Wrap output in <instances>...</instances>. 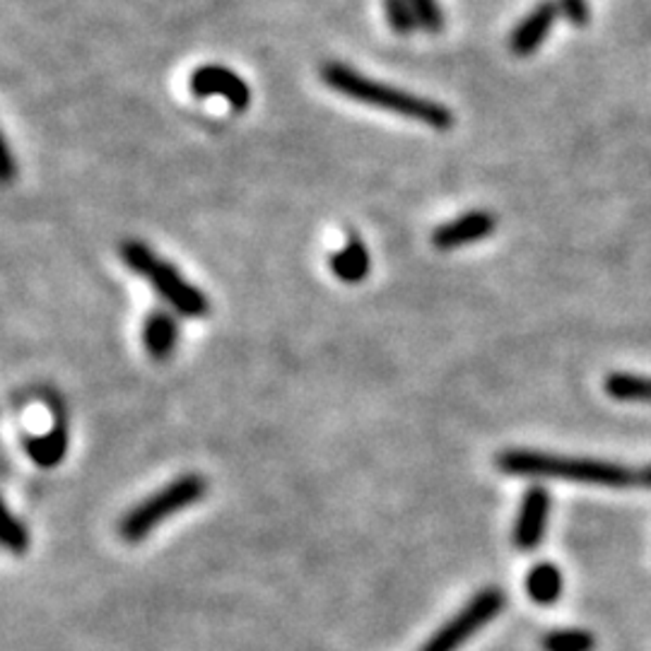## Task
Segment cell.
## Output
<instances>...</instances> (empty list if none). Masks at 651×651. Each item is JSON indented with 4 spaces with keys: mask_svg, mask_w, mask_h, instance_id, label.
<instances>
[{
    "mask_svg": "<svg viewBox=\"0 0 651 651\" xmlns=\"http://www.w3.org/2000/svg\"><path fill=\"white\" fill-rule=\"evenodd\" d=\"M319 75L326 87H331L333 92H339L353 102L382 108V112H391L404 118H412V122H420L434 130H449L454 126V114L447 104L367 78V75L357 73L345 63H323Z\"/></svg>",
    "mask_w": 651,
    "mask_h": 651,
    "instance_id": "6da1fadb",
    "label": "cell"
},
{
    "mask_svg": "<svg viewBox=\"0 0 651 651\" xmlns=\"http://www.w3.org/2000/svg\"><path fill=\"white\" fill-rule=\"evenodd\" d=\"M499 471L507 475L526 477H556V481L589 483L608 487L639 485V473L623 469V465L593 461V459H570V456H552L526 449H509L497 456Z\"/></svg>",
    "mask_w": 651,
    "mask_h": 651,
    "instance_id": "7a4b0ae2",
    "label": "cell"
},
{
    "mask_svg": "<svg viewBox=\"0 0 651 651\" xmlns=\"http://www.w3.org/2000/svg\"><path fill=\"white\" fill-rule=\"evenodd\" d=\"M205 490H208V485H205L201 475H181L167 487H162L159 493L148 497L143 505L130 509L124 516L122 526H118V534L128 542L143 540L162 524V521H167L171 514L181 512L183 507L195 505L199 499H203Z\"/></svg>",
    "mask_w": 651,
    "mask_h": 651,
    "instance_id": "3957f363",
    "label": "cell"
},
{
    "mask_svg": "<svg viewBox=\"0 0 651 651\" xmlns=\"http://www.w3.org/2000/svg\"><path fill=\"white\" fill-rule=\"evenodd\" d=\"M502 608H505L502 591L495 589V586L483 589L481 593L473 596L463 611L456 613L447 625L439 627L420 651H456L463 642H469L477 629L490 623Z\"/></svg>",
    "mask_w": 651,
    "mask_h": 651,
    "instance_id": "277c9868",
    "label": "cell"
},
{
    "mask_svg": "<svg viewBox=\"0 0 651 651\" xmlns=\"http://www.w3.org/2000/svg\"><path fill=\"white\" fill-rule=\"evenodd\" d=\"M145 278L174 309L183 314V317L201 319L210 311L208 297H205L199 288H193L191 282H187V278H183L177 268L169 266L167 260L155 256V260H152L150 268L145 270Z\"/></svg>",
    "mask_w": 651,
    "mask_h": 651,
    "instance_id": "5b68a950",
    "label": "cell"
},
{
    "mask_svg": "<svg viewBox=\"0 0 651 651\" xmlns=\"http://www.w3.org/2000/svg\"><path fill=\"white\" fill-rule=\"evenodd\" d=\"M189 90L193 97H222L234 112H244L252 104V87L242 75L225 68L220 63H205L195 68L189 78Z\"/></svg>",
    "mask_w": 651,
    "mask_h": 651,
    "instance_id": "8992f818",
    "label": "cell"
},
{
    "mask_svg": "<svg viewBox=\"0 0 651 651\" xmlns=\"http://www.w3.org/2000/svg\"><path fill=\"white\" fill-rule=\"evenodd\" d=\"M562 8L558 0H540V3L531 10V13L519 22L516 29L512 31L509 47H512L514 56H531L540 49V43L548 39L552 25L560 17Z\"/></svg>",
    "mask_w": 651,
    "mask_h": 651,
    "instance_id": "52a82bcc",
    "label": "cell"
},
{
    "mask_svg": "<svg viewBox=\"0 0 651 651\" xmlns=\"http://www.w3.org/2000/svg\"><path fill=\"white\" fill-rule=\"evenodd\" d=\"M550 516V495L546 487H531L526 493L524 502L519 509L516 528H514V542L519 550H534L538 548L542 538H546V526Z\"/></svg>",
    "mask_w": 651,
    "mask_h": 651,
    "instance_id": "ba28073f",
    "label": "cell"
},
{
    "mask_svg": "<svg viewBox=\"0 0 651 651\" xmlns=\"http://www.w3.org/2000/svg\"><path fill=\"white\" fill-rule=\"evenodd\" d=\"M495 217L485 210H473L465 213L461 217H456V220L442 225L437 232L432 234V242L442 252H451V248H459L465 244L481 242V239L490 237L495 232Z\"/></svg>",
    "mask_w": 651,
    "mask_h": 651,
    "instance_id": "9c48e42d",
    "label": "cell"
},
{
    "mask_svg": "<svg viewBox=\"0 0 651 651\" xmlns=\"http://www.w3.org/2000/svg\"><path fill=\"white\" fill-rule=\"evenodd\" d=\"M177 335H179V326L171 314L167 311L150 314L145 321L143 341L148 353L155 357V360H167V357L174 353V347H177Z\"/></svg>",
    "mask_w": 651,
    "mask_h": 651,
    "instance_id": "30bf717a",
    "label": "cell"
},
{
    "mask_svg": "<svg viewBox=\"0 0 651 651\" xmlns=\"http://www.w3.org/2000/svg\"><path fill=\"white\" fill-rule=\"evenodd\" d=\"M562 586H564L562 572L552 562L536 564L526 577V591L531 596V601H536L538 605L558 603L562 596Z\"/></svg>",
    "mask_w": 651,
    "mask_h": 651,
    "instance_id": "8fae6325",
    "label": "cell"
},
{
    "mask_svg": "<svg viewBox=\"0 0 651 651\" xmlns=\"http://www.w3.org/2000/svg\"><path fill=\"white\" fill-rule=\"evenodd\" d=\"M333 273L343 282H360L369 273V252L360 239L353 237L343 252L331 258Z\"/></svg>",
    "mask_w": 651,
    "mask_h": 651,
    "instance_id": "7c38bea8",
    "label": "cell"
},
{
    "mask_svg": "<svg viewBox=\"0 0 651 651\" xmlns=\"http://www.w3.org/2000/svg\"><path fill=\"white\" fill-rule=\"evenodd\" d=\"M65 449H68V432H65L63 422H59L47 437L27 439V451L31 456V461L43 465V469H51V465L61 463Z\"/></svg>",
    "mask_w": 651,
    "mask_h": 651,
    "instance_id": "4fadbf2b",
    "label": "cell"
},
{
    "mask_svg": "<svg viewBox=\"0 0 651 651\" xmlns=\"http://www.w3.org/2000/svg\"><path fill=\"white\" fill-rule=\"evenodd\" d=\"M605 391L615 400H637L651 404V379L635 374H611L605 379Z\"/></svg>",
    "mask_w": 651,
    "mask_h": 651,
    "instance_id": "5bb4252c",
    "label": "cell"
},
{
    "mask_svg": "<svg viewBox=\"0 0 651 651\" xmlns=\"http://www.w3.org/2000/svg\"><path fill=\"white\" fill-rule=\"evenodd\" d=\"M542 651H593L596 637L589 629H552L540 642Z\"/></svg>",
    "mask_w": 651,
    "mask_h": 651,
    "instance_id": "9a60e30c",
    "label": "cell"
},
{
    "mask_svg": "<svg viewBox=\"0 0 651 651\" xmlns=\"http://www.w3.org/2000/svg\"><path fill=\"white\" fill-rule=\"evenodd\" d=\"M382 5L391 29H394L398 37H410L416 27H420L416 10L410 8L408 0H382Z\"/></svg>",
    "mask_w": 651,
    "mask_h": 651,
    "instance_id": "2e32d148",
    "label": "cell"
},
{
    "mask_svg": "<svg viewBox=\"0 0 651 651\" xmlns=\"http://www.w3.org/2000/svg\"><path fill=\"white\" fill-rule=\"evenodd\" d=\"M410 8L416 10V17L420 22V27L430 31V35H439L444 29V13L437 0H408Z\"/></svg>",
    "mask_w": 651,
    "mask_h": 651,
    "instance_id": "e0dca14e",
    "label": "cell"
},
{
    "mask_svg": "<svg viewBox=\"0 0 651 651\" xmlns=\"http://www.w3.org/2000/svg\"><path fill=\"white\" fill-rule=\"evenodd\" d=\"M3 546L15 552V556H22L29 546V534L25 524L20 519L13 516V512H5V524H3Z\"/></svg>",
    "mask_w": 651,
    "mask_h": 651,
    "instance_id": "ac0fdd59",
    "label": "cell"
},
{
    "mask_svg": "<svg viewBox=\"0 0 651 651\" xmlns=\"http://www.w3.org/2000/svg\"><path fill=\"white\" fill-rule=\"evenodd\" d=\"M562 8V15L567 17L572 25L584 27L589 22V3L586 0H558Z\"/></svg>",
    "mask_w": 651,
    "mask_h": 651,
    "instance_id": "d6986e66",
    "label": "cell"
},
{
    "mask_svg": "<svg viewBox=\"0 0 651 651\" xmlns=\"http://www.w3.org/2000/svg\"><path fill=\"white\" fill-rule=\"evenodd\" d=\"M15 177V159L13 152H10V145L3 140V181H13Z\"/></svg>",
    "mask_w": 651,
    "mask_h": 651,
    "instance_id": "ffe728a7",
    "label": "cell"
},
{
    "mask_svg": "<svg viewBox=\"0 0 651 651\" xmlns=\"http://www.w3.org/2000/svg\"><path fill=\"white\" fill-rule=\"evenodd\" d=\"M639 485L651 487V465H649L647 471H639Z\"/></svg>",
    "mask_w": 651,
    "mask_h": 651,
    "instance_id": "44dd1931",
    "label": "cell"
}]
</instances>
